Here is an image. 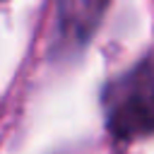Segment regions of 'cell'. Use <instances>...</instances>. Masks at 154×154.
I'll return each mask as SVG.
<instances>
[{
  "instance_id": "1",
  "label": "cell",
  "mask_w": 154,
  "mask_h": 154,
  "mask_svg": "<svg viewBox=\"0 0 154 154\" xmlns=\"http://www.w3.org/2000/svg\"><path fill=\"white\" fill-rule=\"evenodd\" d=\"M106 125L118 142L154 135V60L135 65L118 77L103 96Z\"/></svg>"
},
{
  "instance_id": "2",
  "label": "cell",
  "mask_w": 154,
  "mask_h": 154,
  "mask_svg": "<svg viewBox=\"0 0 154 154\" xmlns=\"http://www.w3.org/2000/svg\"><path fill=\"white\" fill-rule=\"evenodd\" d=\"M108 0H60V31L72 43H84L96 29Z\"/></svg>"
}]
</instances>
